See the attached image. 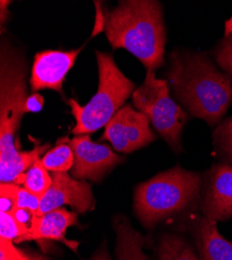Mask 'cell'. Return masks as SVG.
<instances>
[{
    "label": "cell",
    "mask_w": 232,
    "mask_h": 260,
    "mask_svg": "<svg viewBox=\"0 0 232 260\" xmlns=\"http://www.w3.org/2000/svg\"><path fill=\"white\" fill-rule=\"evenodd\" d=\"M165 77L183 110L217 126L232 104V79L204 52L170 53Z\"/></svg>",
    "instance_id": "obj_1"
},
{
    "label": "cell",
    "mask_w": 232,
    "mask_h": 260,
    "mask_svg": "<svg viewBox=\"0 0 232 260\" xmlns=\"http://www.w3.org/2000/svg\"><path fill=\"white\" fill-rule=\"evenodd\" d=\"M102 28L114 49L135 55L147 71L163 66L167 32L162 8L155 0H124L101 18Z\"/></svg>",
    "instance_id": "obj_2"
},
{
    "label": "cell",
    "mask_w": 232,
    "mask_h": 260,
    "mask_svg": "<svg viewBox=\"0 0 232 260\" xmlns=\"http://www.w3.org/2000/svg\"><path fill=\"white\" fill-rule=\"evenodd\" d=\"M203 183L201 173L180 166L159 173L138 185L135 192V210L141 223L153 228L167 219L191 215L199 208Z\"/></svg>",
    "instance_id": "obj_3"
},
{
    "label": "cell",
    "mask_w": 232,
    "mask_h": 260,
    "mask_svg": "<svg viewBox=\"0 0 232 260\" xmlns=\"http://www.w3.org/2000/svg\"><path fill=\"white\" fill-rule=\"evenodd\" d=\"M27 62L24 54L9 42L0 51V177L20 155L17 133L25 112Z\"/></svg>",
    "instance_id": "obj_4"
},
{
    "label": "cell",
    "mask_w": 232,
    "mask_h": 260,
    "mask_svg": "<svg viewBox=\"0 0 232 260\" xmlns=\"http://www.w3.org/2000/svg\"><path fill=\"white\" fill-rule=\"evenodd\" d=\"M96 57L99 76L96 94L84 106L74 99L68 100L76 120L72 129L75 136L90 135L105 127L136 91V84L120 71L110 53L96 51Z\"/></svg>",
    "instance_id": "obj_5"
},
{
    "label": "cell",
    "mask_w": 232,
    "mask_h": 260,
    "mask_svg": "<svg viewBox=\"0 0 232 260\" xmlns=\"http://www.w3.org/2000/svg\"><path fill=\"white\" fill-rule=\"evenodd\" d=\"M132 101L174 152L181 153V134L188 114L172 99L167 80L156 78L155 72L147 71L145 81L132 94Z\"/></svg>",
    "instance_id": "obj_6"
},
{
    "label": "cell",
    "mask_w": 232,
    "mask_h": 260,
    "mask_svg": "<svg viewBox=\"0 0 232 260\" xmlns=\"http://www.w3.org/2000/svg\"><path fill=\"white\" fill-rule=\"evenodd\" d=\"M149 123L146 115L127 104L105 125L100 140L110 142L118 152H134L155 141Z\"/></svg>",
    "instance_id": "obj_7"
},
{
    "label": "cell",
    "mask_w": 232,
    "mask_h": 260,
    "mask_svg": "<svg viewBox=\"0 0 232 260\" xmlns=\"http://www.w3.org/2000/svg\"><path fill=\"white\" fill-rule=\"evenodd\" d=\"M199 210L216 222L232 219V166L214 165L203 175Z\"/></svg>",
    "instance_id": "obj_8"
},
{
    "label": "cell",
    "mask_w": 232,
    "mask_h": 260,
    "mask_svg": "<svg viewBox=\"0 0 232 260\" xmlns=\"http://www.w3.org/2000/svg\"><path fill=\"white\" fill-rule=\"evenodd\" d=\"M74 153L72 177L76 180L100 181L124 159L102 144L94 143L89 135L76 136L69 141Z\"/></svg>",
    "instance_id": "obj_9"
},
{
    "label": "cell",
    "mask_w": 232,
    "mask_h": 260,
    "mask_svg": "<svg viewBox=\"0 0 232 260\" xmlns=\"http://www.w3.org/2000/svg\"><path fill=\"white\" fill-rule=\"evenodd\" d=\"M52 185L41 198L40 209L35 216L45 214L62 205H70L79 213L94 208L96 201L88 182L76 180L64 172L52 173Z\"/></svg>",
    "instance_id": "obj_10"
},
{
    "label": "cell",
    "mask_w": 232,
    "mask_h": 260,
    "mask_svg": "<svg viewBox=\"0 0 232 260\" xmlns=\"http://www.w3.org/2000/svg\"><path fill=\"white\" fill-rule=\"evenodd\" d=\"M82 50V47L71 51L46 50L38 52L31 68L29 79L32 92L53 90L62 93V82Z\"/></svg>",
    "instance_id": "obj_11"
},
{
    "label": "cell",
    "mask_w": 232,
    "mask_h": 260,
    "mask_svg": "<svg viewBox=\"0 0 232 260\" xmlns=\"http://www.w3.org/2000/svg\"><path fill=\"white\" fill-rule=\"evenodd\" d=\"M181 226L191 234L200 260H232V243L219 232L216 221L200 212L187 216Z\"/></svg>",
    "instance_id": "obj_12"
},
{
    "label": "cell",
    "mask_w": 232,
    "mask_h": 260,
    "mask_svg": "<svg viewBox=\"0 0 232 260\" xmlns=\"http://www.w3.org/2000/svg\"><path fill=\"white\" fill-rule=\"evenodd\" d=\"M74 225H77V213L59 207L40 216H34L28 231L14 243L51 240L65 242L72 249H76L77 243L67 242L65 238L67 229Z\"/></svg>",
    "instance_id": "obj_13"
},
{
    "label": "cell",
    "mask_w": 232,
    "mask_h": 260,
    "mask_svg": "<svg viewBox=\"0 0 232 260\" xmlns=\"http://www.w3.org/2000/svg\"><path fill=\"white\" fill-rule=\"evenodd\" d=\"M114 227L117 234V260H149L143 250L145 236L137 231L125 216L114 219Z\"/></svg>",
    "instance_id": "obj_14"
},
{
    "label": "cell",
    "mask_w": 232,
    "mask_h": 260,
    "mask_svg": "<svg viewBox=\"0 0 232 260\" xmlns=\"http://www.w3.org/2000/svg\"><path fill=\"white\" fill-rule=\"evenodd\" d=\"M156 256L157 260H200L195 248L183 236L175 233L161 235Z\"/></svg>",
    "instance_id": "obj_15"
},
{
    "label": "cell",
    "mask_w": 232,
    "mask_h": 260,
    "mask_svg": "<svg viewBox=\"0 0 232 260\" xmlns=\"http://www.w3.org/2000/svg\"><path fill=\"white\" fill-rule=\"evenodd\" d=\"M52 175H49L41 159H38L28 171L20 175L14 183L23 185L24 188L42 198L52 185Z\"/></svg>",
    "instance_id": "obj_16"
},
{
    "label": "cell",
    "mask_w": 232,
    "mask_h": 260,
    "mask_svg": "<svg viewBox=\"0 0 232 260\" xmlns=\"http://www.w3.org/2000/svg\"><path fill=\"white\" fill-rule=\"evenodd\" d=\"M41 161L47 171H51L52 173H67L74 165L73 150L69 144H58L46 152L41 158Z\"/></svg>",
    "instance_id": "obj_17"
},
{
    "label": "cell",
    "mask_w": 232,
    "mask_h": 260,
    "mask_svg": "<svg viewBox=\"0 0 232 260\" xmlns=\"http://www.w3.org/2000/svg\"><path fill=\"white\" fill-rule=\"evenodd\" d=\"M213 139L221 162L232 166V116L224 119L216 126Z\"/></svg>",
    "instance_id": "obj_18"
},
{
    "label": "cell",
    "mask_w": 232,
    "mask_h": 260,
    "mask_svg": "<svg viewBox=\"0 0 232 260\" xmlns=\"http://www.w3.org/2000/svg\"><path fill=\"white\" fill-rule=\"evenodd\" d=\"M218 66L232 79V28H227L225 36L213 50Z\"/></svg>",
    "instance_id": "obj_19"
},
{
    "label": "cell",
    "mask_w": 232,
    "mask_h": 260,
    "mask_svg": "<svg viewBox=\"0 0 232 260\" xmlns=\"http://www.w3.org/2000/svg\"><path fill=\"white\" fill-rule=\"evenodd\" d=\"M0 238L9 241H17L22 235H24L29 227L21 223L16 216L11 212L2 211L0 214Z\"/></svg>",
    "instance_id": "obj_20"
},
{
    "label": "cell",
    "mask_w": 232,
    "mask_h": 260,
    "mask_svg": "<svg viewBox=\"0 0 232 260\" xmlns=\"http://www.w3.org/2000/svg\"><path fill=\"white\" fill-rule=\"evenodd\" d=\"M40 204L41 197L30 192L24 187H20L19 185L15 194L14 209L11 212H14L15 210L19 209H24L30 211L31 213H34V215H37L40 209Z\"/></svg>",
    "instance_id": "obj_21"
},
{
    "label": "cell",
    "mask_w": 232,
    "mask_h": 260,
    "mask_svg": "<svg viewBox=\"0 0 232 260\" xmlns=\"http://www.w3.org/2000/svg\"><path fill=\"white\" fill-rule=\"evenodd\" d=\"M0 260H47L45 257L29 254L18 249L13 241L0 238Z\"/></svg>",
    "instance_id": "obj_22"
},
{
    "label": "cell",
    "mask_w": 232,
    "mask_h": 260,
    "mask_svg": "<svg viewBox=\"0 0 232 260\" xmlns=\"http://www.w3.org/2000/svg\"><path fill=\"white\" fill-rule=\"evenodd\" d=\"M44 105V98L38 93L29 95L25 101L24 112L26 113H39L42 111Z\"/></svg>",
    "instance_id": "obj_23"
},
{
    "label": "cell",
    "mask_w": 232,
    "mask_h": 260,
    "mask_svg": "<svg viewBox=\"0 0 232 260\" xmlns=\"http://www.w3.org/2000/svg\"><path fill=\"white\" fill-rule=\"evenodd\" d=\"M11 2H5V0H2L0 2V22H2V27L4 23L6 22V20H8V15H9V10L8 7L10 6Z\"/></svg>",
    "instance_id": "obj_24"
},
{
    "label": "cell",
    "mask_w": 232,
    "mask_h": 260,
    "mask_svg": "<svg viewBox=\"0 0 232 260\" xmlns=\"http://www.w3.org/2000/svg\"><path fill=\"white\" fill-rule=\"evenodd\" d=\"M89 260H112L108 250L105 249V247L103 246L99 251L96 252V254Z\"/></svg>",
    "instance_id": "obj_25"
}]
</instances>
